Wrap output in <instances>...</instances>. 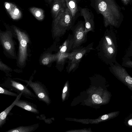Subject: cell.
<instances>
[{
  "mask_svg": "<svg viewBox=\"0 0 132 132\" xmlns=\"http://www.w3.org/2000/svg\"><path fill=\"white\" fill-rule=\"evenodd\" d=\"M38 97L41 98H43L45 97V94L43 93H41L38 94Z\"/></svg>",
  "mask_w": 132,
  "mask_h": 132,
  "instance_id": "obj_24",
  "label": "cell"
},
{
  "mask_svg": "<svg viewBox=\"0 0 132 132\" xmlns=\"http://www.w3.org/2000/svg\"><path fill=\"white\" fill-rule=\"evenodd\" d=\"M123 60L122 66L132 68V61L128 57H125L123 59Z\"/></svg>",
  "mask_w": 132,
  "mask_h": 132,
  "instance_id": "obj_20",
  "label": "cell"
},
{
  "mask_svg": "<svg viewBox=\"0 0 132 132\" xmlns=\"http://www.w3.org/2000/svg\"><path fill=\"white\" fill-rule=\"evenodd\" d=\"M65 0L67 7L70 11L72 17H74L78 10L76 0Z\"/></svg>",
  "mask_w": 132,
  "mask_h": 132,
  "instance_id": "obj_14",
  "label": "cell"
},
{
  "mask_svg": "<svg viewBox=\"0 0 132 132\" xmlns=\"http://www.w3.org/2000/svg\"><path fill=\"white\" fill-rule=\"evenodd\" d=\"M0 70L4 72L7 76H11V73L13 71V69L4 63L1 59H0Z\"/></svg>",
  "mask_w": 132,
  "mask_h": 132,
  "instance_id": "obj_18",
  "label": "cell"
},
{
  "mask_svg": "<svg viewBox=\"0 0 132 132\" xmlns=\"http://www.w3.org/2000/svg\"><path fill=\"white\" fill-rule=\"evenodd\" d=\"M109 118L108 116L106 114H105L101 118V119L102 120H105L108 119Z\"/></svg>",
  "mask_w": 132,
  "mask_h": 132,
  "instance_id": "obj_25",
  "label": "cell"
},
{
  "mask_svg": "<svg viewBox=\"0 0 132 132\" xmlns=\"http://www.w3.org/2000/svg\"><path fill=\"white\" fill-rule=\"evenodd\" d=\"M4 5L7 11L12 19L17 20L21 18L22 16L21 12L15 5L6 2L4 3Z\"/></svg>",
  "mask_w": 132,
  "mask_h": 132,
  "instance_id": "obj_10",
  "label": "cell"
},
{
  "mask_svg": "<svg viewBox=\"0 0 132 132\" xmlns=\"http://www.w3.org/2000/svg\"><path fill=\"white\" fill-rule=\"evenodd\" d=\"M16 35L12 28H6L5 31L0 30V45L3 49V53L7 58L16 60L17 55L16 50L17 43Z\"/></svg>",
  "mask_w": 132,
  "mask_h": 132,
  "instance_id": "obj_4",
  "label": "cell"
},
{
  "mask_svg": "<svg viewBox=\"0 0 132 132\" xmlns=\"http://www.w3.org/2000/svg\"><path fill=\"white\" fill-rule=\"evenodd\" d=\"M85 23L82 21L78 22L73 31L72 48L74 50L80 47L87 41V34L85 32Z\"/></svg>",
  "mask_w": 132,
  "mask_h": 132,
  "instance_id": "obj_6",
  "label": "cell"
},
{
  "mask_svg": "<svg viewBox=\"0 0 132 132\" xmlns=\"http://www.w3.org/2000/svg\"><path fill=\"white\" fill-rule=\"evenodd\" d=\"M80 12L81 15L85 20V32L87 33L90 31L94 32V15L91 11L87 8H81Z\"/></svg>",
  "mask_w": 132,
  "mask_h": 132,
  "instance_id": "obj_9",
  "label": "cell"
},
{
  "mask_svg": "<svg viewBox=\"0 0 132 132\" xmlns=\"http://www.w3.org/2000/svg\"><path fill=\"white\" fill-rule=\"evenodd\" d=\"M0 94L16 97L19 95L15 93L10 91L0 86Z\"/></svg>",
  "mask_w": 132,
  "mask_h": 132,
  "instance_id": "obj_19",
  "label": "cell"
},
{
  "mask_svg": "<svg viewBox=\"0 0 132 132\" xmlns=\"http://www.w3.org/2000/svg\"><path fill=\"white\" fill-rule=\"evenodd\" d=\"M90 5L97 13L103 16L105 27L119 28L124 16L119 6L115 0H90Z\"/></svg>",
  "mask_w": 132,
  "mask_h": 132,
  "instance_id": "obj_1",
  "label": "cell"
},
{
  "mask_svg": "<svg viewBox=\"0 0 132 132\" xmlns=\"http://www.w3.org/2000/svg\"><path fill=\"white\" fill-rule=\"evenodd\" d=\"M11 28L16 37V39L19 42V47L17 53L16 65L18 67H24L26 63L28 56L27 46L29 39L27 34L18 27L13 26Z\"/></svg>",
  "mask_w": 132,
  "mask_h": 132,
  "instance_id": "obj_3",
  "label": "cell"
},
{
  "mask_svg": "<svg viewBox=\"0 0 132 132\" xmlns=\"http://www.w3.org/2000/svg\"><path fill=\"white\" fill-rule=\"evenodd\" d=\"M110 26L105 31L96 49L99 58L106 64L110 65L117 61L118 45L113 27Z\"/></svg>",
  "mask_w": 132,
  "mask_h": 132,
  "instance_id": "obj_2",
  "label": "cell"
},
{
  "mask_svg": "<svg viewBox=\"0 0 132 132\" xmlns=\"http://www.w3.org/2000/svg\"><path fill=\"white\" fill-rule=\"evenodd\" d=\"M73 44V37L70 40L66 41L61 48L59 53L57 55V60L59 62L63 61L66 57H68L69 54L67 52L72 46Z\"/></svg>",
  "mask_w": 132,
  "mask_h": 132,
  "instance_id": "obj_11",
  "label": "cell"
},
{
  "mask_svg": "<svg viewBox=\"0 0 132 132\" xmlns=\"http://www.w3.org/2000/svg\"><path fill=\"white\" fill-rule=\"evenodd\" d=\"M15 105L28 111L31 112H36V111L27 102L20 99L17 102Z\"/></svg>",
  "mask_w": 132,
  "mask_h": 132,
  "instance_id": "obj_17",
  "label": "cell"
},
{
  "mask_svg": "<svg viewBox=\"0 0 132 132\" xmlns=\"http://www.w3.org/2000/svg\"><path fill=\"white\" fill-rule=\"evenodd\" d=\"M92 98L93 101L95 103L99 104L102 103V100L101 97L96 94H94L92 96Z\"/></svg>",
  "mask_w": 132,
  "mask_h": 132,
  "instance_id": "obj_21",
  "label": "cell"
},
{
  "mask_svg": "<svg viewBox=\"0 0 132 132\" xmlns=\"http://www.w3.org/2000/svg\"><path fill=\"white\" fill-rule=\"evenodd\" d=\"M0 86L14 91L18 94L22 93V94L26 95L30 93L29 91L26 87L10 77L8 78L3 83L0 84Z\"/></svg>",
  "mask_w": 132,
  "mask_h": 132,
  "instance_id": "obj_8",
  "label": "cell"
},
{
  "mask_svg": "<svg viewBox=\"0 0 132 132\" xmlns=\"http://www.w3.org/2000/svg\"><path fill=\"white\" fill-rule=\"evenodd\" d=\"M50 3L51 2L52 0H47Z\"/></svg>",
  "mask_w": 132,
  "mask_h": 132,
  "instance_id": "obj_28",
  "label": "cell"
},
{
  "mask_svg": "<svg viewBox=\"0 0 132 132\" xmlns=\"http://www.w3.org/2000/svg\"><path fill=\"white\" fill-rule=\"evenodd\" d=\"M68 88L66 86H65L63 90V93H64L67 90Z\"/></svg>",
  "mask_w": 132,
  "mask_h": 132,
  "instance_id": "obj_26",
  "label": "cell"
},
{
  "mask_svg": "<svg viewBox=\"0 0 132 132\" xmlns=\"http://www.w3.org/2000/svg\"><path fill=\"white\" fill-rule=\"evenodd\" d=\"M125 80L128 84H132V78L129 76H128L126 77Z\"/></svg>",
  "mask_w": 132,
  "mask_h": 132,
  "instance_id": "obj_22",
  "label": "cell"
},
{
  "mask_svg": "<svg viewBox=\"0 0 132 132\" xmlns=\"http://www.w3.org/2000/svg\"><path fill=\"white\" fill-rule=\"evenodd\" d=\"M57 55L46 54L44 55L41 59V62L44 65H47L53 61L57 60Z\"/></svg>",
  "mask_w": 132,
  "mask_h": 132,
  "instance_id": "obj_16",
  "label": "cell"
},
{
  "mask_svg": "<svg viewBox=\"0 0 132 132\" xmlns=\"http://www.w3.org/2000/svg\"><path fill=\"white\" fill-rule=\"evenodd\" d=\"M131 0H121L123 4L125 5H128L130 3Z\"/></svg>",
  "mask_w": 132,
  "mask_h": 132,
  "instance_id": "obj_23",
  "label": "cell"
},
{
  "mask_svg": "<svg viewBox=\"0 0 132 132\" xmlns=\"http://www.w3.org/2000/svg\"><path fill=\"white\" fill-rule=\"evenodd\" d=\"M22 93L19 94L12 104L0 113V128H1L6 123L7 116L18 100L20 99Z\"/></svg>",
  "mask_w": 132,
  "mask_h": 132,
  "instance_id": "obj_13",
  "label": "cell"
},
{
  "mask_svg": "<svg viewBox=\"0 0 132 132\" xmlns=\"http://www.w3.org/2000/svg\"><path fill=\"white\" fill-rule=\"evenodd\" d=\"M29 10L34 16L38 20L41 21L44 17V11L42 9L35 7L29 9Z\"/></svg>",
  "mask_w": 132,
  "mask_h": 132,
  "instance_id": "obj_15",
  "label": "cell"
},
{
  "mask_svg": "<svg viewBox=\"0 0 132 132\" xmlns=\"http://www.w3.org/2000/svg\"><path fill=\"white\" fill-rule=\"evenodd\" d=\"M93 46V43L92 42L86 47H80L75 49L69 55L68 57L71 61V69L76 67L84 55L89 53L91 50L94 49Z\"/></svg>",
  "mask_w": 132,
  "mask_h": 132,
  "instance_id": "obj_7",
  "label": "cell"
},
{
  "mask_svg": "<svg viewBox=\"0 0 132 132\" xmlns=\"http://www.w3.org/2000/svg\"><path fill=\"white\" fill-rule=\"evenodd\" d=\"M72 17L70 11L67 7L60 11L53 21V32L55 35H59L71 26Z\"/></svg>",
  "mask_w": 132,
  "mask_h": 132,
  "instance_id": "obj_5",
  "label": "cell"
},
{
  "mask_svg": "<svg viewBox=\"0 0 132 132\" xmlns=\"http://www.w3.org/2000/svg\"><path fill=\"white\" fill-rule=\"evenodd\" d=\"M67 8L65 0H54L51 9V13L54 18L60 11L65 10Z\"/></svg>",
  "mask_w": 132,
  "mask_h": 132,
  "instance_id": "obj_12",
  "label": "cell"
},
{
  "mask_svg": "<svg viewBox=\"0 0 132 132\" xmlns=\"http://www.w3.org/2000/svg\"><path fill=\"white\" fill-rule=\"evenodd\" d=\"M128 124L131 126L132 125V119H131L129 120L128 121Z\"/></svg>",
  "mask_w": 132,
  "mask_h": 132,
  "instance_id": "obj_27",
  "label": "cell"
}]
</instances>
